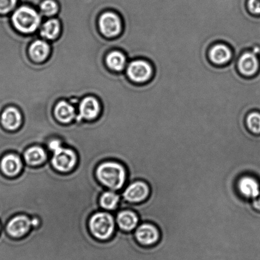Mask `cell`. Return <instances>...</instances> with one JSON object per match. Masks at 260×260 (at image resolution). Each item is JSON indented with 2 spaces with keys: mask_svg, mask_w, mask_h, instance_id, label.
Listing matches in <instances>:
<instances>
[{
  "mask_svg": "<svg viewBox=\"0 0 260 260\" xmlns=\"http://www.w3.org/2000/svg\"><path fill=\"white\" fill-rule=\"evenodd\" d=\"M95 176L100 182L109 190L122 192L127 186L128 173L122 164L117 161H105L95 169Z\"/></svg>",
  "mask_w": 260,
  "mask_h": 260,
  "instance_id": "obj_1",
  "label": "cell"
},
{
  "mask_svg": "<svg viewBox=\"0 0 260 260\" xmlns=\"http://www.w3.org/2000/svg\"><path fill=\"white\" fill-rule=\"evenodd\" d=\"M117 211H103L92 214L89 219L90 231L95 239L107 241L112 238L117 223L115 217Z\"/></svg>",
  "mask_w": 260,
  "mask_h": 260,
  "instance_id": "obj_2",
  "label": "cell"
},
{
  "mask_svg": "<svg viewBox=\"0 0 260 260\" xmlns=\"http://www.w3.org/2000/svg\"><path fill=\"white\" fill-rule=\"evenodd\" d=\"M12 22L19 31L30 34L39 26L40 17L35 10L28 7H22L15 12L12 16Z\"/></svg>",
  "mask_w": 260,
  "mask_h": 260,
  "instance_id": "obj_3",
  "label": "cell"
},
{
  "mask_svg": "<svg viewBox=\"0 0 260 260\" xmlns=\"http://www.w3.org/2000/svg\"><path fill=\"white\" fill-rule=\"evenodd\" d=\"M127 74L134 83L145 84L152 80L155 74V68L150 60L141 58L130 63L128 66Z\"/></svg>",
  "mask_w": 260,
  "mask_h": 260,
  "instance_id": "obj_4",
  "label": "cell"
},
{
  "mask_svg": "<svg viewBox=\"0 0 260 260\" xmlns=\"http://www.w3.org/2000/svg\"><path fill=\"white\" fill-rule=\"evenodd\" d=\"M26 148L21 143L17 145L14 152L7 153L0 160V169L4 175L9 178L19 175L23 166L22 154Z\"/></svg>",
  "mask_w": 260,
  "mask_h": 260,
  "instance_id": "obj_5",
  "label": "cell"
},
{
  "mask_svg": "<svg viewBox=\"0 0 260 260\" xmlns=\"http://www.w3.org/2000/svg\"><path fill=\"white\" fill-rule=\"evenodd\" d=\"M77 162V153L72 148L64 146L54 153H52V166L60 173H70L75 168Z\"/></svg>",
  "mask_w": 260,
  "mask_h": 260,
  "instance_id": "obj_6",
  "label": "cell"
},
{
  "mask_svg": "<svg viewBox=\"0 0 260 260\" xmlns=\"http://www.w3.org/2000/svg\"><path fill=\"white\" fill-rule=\"evenodd\" d=\"M237 68L242 77H254L260 70L259 55L251 49L243 50L237 59Z\"/></svg>",
  "mask_w": 260,
  "mask_h": 260,
  "instance_id": "obj_7",
  "label": "cell"
},
{
  "mask_svg": "<svg viewBox=\"0 0 260 260\" xmlns=\"http://www.w3.org/2000/svg\"><path fill=\"white\" fill-rule=\"evenodd\" d=\"M150 191L148 183L138 180L128 184L120 194L121 198L128 203L138 204L147 200L150 195Z\"/></svg>",
  "mask_w": 260,
  "mask_h": 260,
  "instance_id": "obj_8",
  "label": "cell"
},
{
  "mask_svg": "<svg viewBox=\"0 0 260 260\" xmlns=\"http://www.w3.org/2000/svg\"><path fill=\"white\" fill-rule=\"evenodd\" d=\"M234 56V50L231 45L223 42L212 44L208 51L209 61L216 67H222L228 64Z\"/></svg>",
  "mask_w": 260,
  "mask_h": 260,
  "instance_id": "obj_9",
  "label": "cell"
},
{
  "mask_svg": "<svg viewBox=\"0 0 260 260\" xmlns=\"http://www.w3.org/2000/svg\"><path fill=\"white\" fill-rule=\"evenodd\" d=\"M135 235L138 243L145 247L155 246L160 239V230L151 223H141L136 229Z\"/></svg>",
  "mask_w": 260,
  "mask_h": 260,
  "instance_id": "obj_10",
  "label": "cell"
},
{
  "mask_svg": "<svg viewBox=\"0 0 260 260\" xmlns=\"http://www.w3.org/2000/svg\"><path fill=\"white\" fill-rule=\"evenodd\" d=\"M32 228L31 219L24 214H17L12 218L6 226L7 233L13 238L19 239L29 233Z\"/></svg>",
  "mask_w": 260,
  "mask_h": 260,
  "instance_id": "obj_11",
  "label": "cell"
},
{
  "mask_svg": "<svg viewBox=\"0 0 260 260\" xmlns=\"http://www.w3.org/2000/svg\"><path fill=\"white\" fill-rule=\"evenodd\" d=\"M237 190L243 198L252 200L260 194V183L254 176L242 175L237 183Z\"/></svg>",
  "mask_w": 260,
  "mask_h": 260,
  "instance_id": "obj_12",
  "label": "cell"
},
{
  "mask_svg": "<svg viewBox=\"0 0 260 260\" xmlns=\"http://www.w3.org/2000/svg\"><path fill=\"white\" fill-rule=\"evenodd\" d=\"M100 26L102 34L108 37L117 36L122 29L119 17L112 12L102 15L100 20Z\"/></svg>",
  "mask_w": 260,
  "mask_h": 260,
  "instance_id": "obj_13",
  "label": "cell"
},
{
  "mask_svg": "<svg viewBox=\"0 0 260 260\" xmlns=\"http://www.w3.org/2000/svg\"><path fill=\"white\" fill-rule=\"evenodd\" d=\"M49 156V150L45 146H29L22 154V158L28 165L38 166L44 164Z\"/></svg>",
  "mask_w": 260,
  "mask_h": 260,
  "instance_id": "obj_14",
  "label": "cell"
},
{
  "mask_svg": "<svg viewBox=\"0 0 260 260\" xmlns=\"http://www.w3.org/2000/svg\"><path fill=\"white\" fill-rule=\"evenodd\" d=\"M115 219L117 226L125 232L133 231L140 222L138 214L130 209L118 211Z\"/></svg>",
  "mask_w": 260,
  "mask_h": 260,
  "instance_id": "obj_15",
  "label": "cell"
},
{
  "mask_svg": "<svg viewBox=\"0 0 260 260\" xmlns=\"http://www.w3.org/2000/svg\"><path fill=\"white\" fill-rule=\"evenodd\" d=\"M79 110L80 114L78 116V120H94L98 117L100 113L99 103L94 98H86L81 103Z\"/></svg>",
  "mask_w": 260,
  "mask_h": 260,
  "instance_id": "obj_16",
  "label": "cell"
},
{
  "mask_svg": "<svg viewBox=\"0 0 260 260\" xmlns=\"http://www.w3.org/2000/svg\"><path fill=\"white\" fill-rule=\"evenodd\" d=\"M21 115L13 107L7 108L1 116V122L6 129L11 131L18 129L21 124Z\"/></svg>",
  "mask_w": 260,
  "mask_h": 260,
  "instance_id": "obj_17",
  "label": "cell"
},
{
  "mask_svg": "<svg viewBox=\"0 0 260 260\" xmlns=\"http://www.w3.org/2000/svg\"><path fill=\"white\" fill-rule=\"evenodd\" d=\"M55 117L63 124L70 123L75 117L74 108L65 102H60L55 108Z\"/></svg>",
  "mask_w": 260,
  "mask_h": 260,
  "instance_id": "obj_18",
  "label": "cell"
},
{
  "mask_svg": "<svg viewBox=\"0 0 260 260\" xmlns=\"http://www.w3.org/2000/svg\"><path fill=\"white\" fill-rule=\"evenodd\" d=\"M121 196L117 191L108 190L100 196V204L103 210L115 211L120 203Z\"/></svg>",
  "mask_w": 260,
  "mask_h": 260,
  "instance_id": "obj_19",
  "label": "cell"
},
{
  "mask_svg": "<svg viewBox=\"0 0 260 260\" xmlns=\"http://www.w3.org/2000/svg\"><path fill=\"white\" fill-rule=\"evenodd\" d=\"M49 52V45L42 40L35 41L29 48V54L37 62H41L46 59Z\"/></svg>",
  "mask_w": 260,
  "mask_h": 260,
  "instance_id": "obj_20",
  "label": "cell"
},
{
  "mask_svg": "<svg viewBox=\"0 0 260 260\" xmlns=\"http://www.w3.org/2000/svg\"><path fill=\"white\" fill-rule=\"evenodd\" d=\"M246 127L252 135H260V112L252 110L247 113L245 118Z\"/></svg>",
  "mask_w": 260,
  "mask_h": 260,
  "instance_id": "obj_21",
  "label": "cell"
},
{
  "mask_svg": "<svg viewBox=\"0 0 260 260\" xmlns=\"http://www.w3.org/2000/svg\"><path fill=\"white\" fill-rule=\"evenodd\" d=\"M107 63L111 69L119 72L125 67L126 57L122 52L113 51L108 54L107 58Z\"/></svg>",
  "mask_w": 260,
  "mask_h": 260,
  "instance_id": "obj_22",
  "label": "cell"
},
{
  "mask_svg": "<svg viewBox=\"0 0 260 260\" xmlns=\"http://www.w3.org/2000/svg\"><path fill=\"white\" fill-rule=\"evenodd\" d=\"M59 31V22L57 19H51L44 24L41 30V35L43 37L47 39L53 40L57 37Z\"/></svg>",
  "mask_w": 260,
  "mask_h": 260,
  "instance_id": "obj_23",
  "label": "cell"
},
{
  "mask_svg": "<svg viewBox=\"0 0 260 260\" xmlns=\"http://www.w3.org/2000/svg\"><path fill=\"white\" fill-rule=\"evenodd\" d=\"M42 13L47 16H52L57 13L58 7L53 0H45L40 6Z\"/></svg>",
  "mask_w": 260,
  "mask_h": 260,
  "instance_id": "obj_24",
  "label": "cell"
},
{
  "mask_svg": "<svg viewBox=\"0 0 260 260\" xmlns=\"http://www.w3.org/2000/svg\"><path fill=\"white\" fill-rule=\"evenodd\" d=\"M247 11L254 16H260V0H247Z\"/></svg>",
  "mask_w": 260,
  "mask_h": 260,
  "instance_id": "obj_25",
  "label": "cell"
},
{
  "mask_svg": "<svg viewBox=\"0 0 260 260\" xmlns=\"http://www.w3.org/2000/svg\"><path fill=\"white\" fill-rule=\"evenodd\" d=\"M16 0H0V14L8 13L14 8Z\"/></svg>",
  "mask_w": 260,
  "mask_h": 260,
  "instance_id": "obj_26",
  "label": "cell"
},
{
  "mask_svg": "<svg viewBox=\"0 0 260 260\" xmlns=\"http://www.w3.org/2000/svg\"><path fill=\"white\" fill-rule=\"evenodd\" d=\"M251 204L255 210L260 212V194L257 198L252 199Z\"/></svg>",
  "mask_w": 260,
  "mask_h": 260,
  "instance_id": "obj_27",
  "label": "cell"
}]
</instances>
